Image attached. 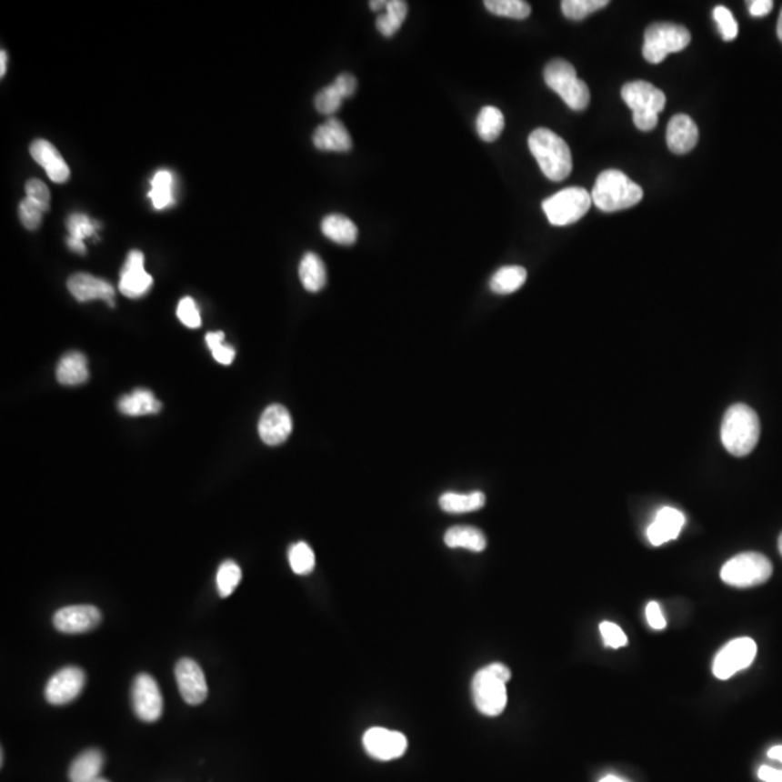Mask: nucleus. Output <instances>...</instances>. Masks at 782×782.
Instances as JSON below:
<instances>
[{
	"mask_svg": "<svg viewBox=\"0 0 782 782\" xmlns=\"http://www.w3.org/2000/svg\"><path fill=\"white\" fill-rule=\"evenodd\" d=\"M175 679L183 700L190 706H199L207 697L206 677L195 659L183 658L175 665Z\"/></svg>",
	"mask_w": 782,
	"mask_h": 782,
	"instance_id": "obj_15",
	"label": "nucleus"
},
{
	"mask_svg": "<svg viewBox=\"0 0 782 782\" xmlns=\"http://www.w3.org/2000/svg\"><path fill=\"white\" fill-rule=\"evenodd\" d=\"M242 578V571L238 564L234 561H225L216 574L217 593L221 597H229L235 588L239 586Z\"/></svg>",
	"mask_w": 782,
	"mask_h": 782,
	"instance_id": "obj_37",
	"label": "nucleus"
},
{
	"mask_svg": "<svg viewBox=\"0 0 782 782\" xmlns=\"http://www.w3.org/2000/svg\"><path fill=\"white\" fill-rule=\"evenodd\" d=\"M600 633L606 647L619 649L627 645V637L620 629L619 626L612 622H603L600 625Z\"/></svg>",
	"mask_w": 782,
	"mask_h": 782,
	"instance_id": "obj_45",
	"label": "nucleus"
},
{
	"mask_svg": "<svg viewBox=\"0 0 782 782\" xmlns=\"http://www.w3.org/2000/svg\"><path fill=\"white\" fill-rule=\"evenodd\" d=\"M544 77L547 87L558 93L573 111H584L590 105V89L578 78L576 68L568 61L556 58L547 63Z\"/></svg>",
	"mask_w": 782,
	"mask_h": 782,
	"instance_id": "obj_6",
	"label": "nucleus"
},
{
	"mask_svg": "<svg viewBox=\"0 0 782 782\" xmlns=\"http://www.w3.org/2000/svg\"><path fill=\"white\" fill-rule=\"evenodd\" d=\"M386 5H387V2H385V0H371L370 2L371 9L376 12L386 9Z\"/></svg>",
	"mask_w": 782,
	"mask_h": 782,
	"instance_id": "obj_51",
	"label": "nucleus"
},
{
	"mask_svg": "<svg viewBox=\"0 0 782 782\" xmlns=\"http://www.w3.org/2000/svg\"><path fill=\"white\" fill-rule=\"evenodd\" d=\"M768 757L776 761L782 762V747H774L769 749Z\"/></svg>",
	"mask_w": 782,
	"mask_h": 782,
	"instance_id": "obj_50",
	"label": "nucleus"
},
{
	"mask_svg": "<svg viewBox=\"0 0 782 782\" xmlns=\"http://www.w3.org/2000/svg\"><path fill=\"white\" fill-rule=\"evenodd\" d=\"M600 782H626V781H623V779L617 778V777H615V776H607V777H605V778L601 779Z\"/></svg>",
	"mask_w": 782,
	"mask_h": 782,
	"instance_id": "obj_54",
	"label": "nucleus"
},
{
	"mask_svg": "<svg viewBox=\"0 0 782 782\" xmlns=\"http://www.w3.org/2000/svg\"><path fill=\"white\" fill-rule=\"evenodd\" d=\"M153 286V277L144 268V256L141 251H131L125 260L121 271L119 290L129 299H138L145 295Z\"/></svg>",
	"mask_w": 782,
	"mask_h": 782,
	"instance_id": "obj_16",
	"label": "nucleus"
},
{
	"mask_svg": "<svg viewBox=\"0 0 782 782\" xmlns=\"http://www.w3.org/2000/svg\"><path fill=\"white\" fill-rule=\"evenodd\" d=\"M342 100H344V97L331 85L317 93L316 97H315V106H316L319 114L332 115L341 107Z\"/></svg>",
	"mask_w": 782,
	"mask_h": 782,
	"instance_id": "obj_41",
	"label": "nucleus"
},
{
	"mask_svg": "<svg viewBox=\"0 0 782 782\" xmlns=\"http://www.w3.org/2000/svg\"><path fill=\"white\" fill-rule=\"evenodd\" d=\"M757 777L765 782H782V771L765 765L757 771Z\"/></svg>",
	"mask_w": 782,
	"mask_h": 782,
	"instance_id": "obj_49",
	"label": "nucleus"
},
{
	"mask_svg": "<svg viewBox=\"0 0 782 782\" xmlns=\"http://www.w3.org/2000/svg\"><path fill=\"white\" fill-rule=\"evenodd\" d=\"M293 420L285 406L271 405L264 410L258 424V434L264 444L277 446L292 434Z\"/></svg>",
	"mask_w": 782,
	"mask_h": 782,
	"instance_id": "obj_17",
	"label": "nucleus"
},
{
	"mask_svg": "<svg viewBox=\"0 0 782 782\" xmlns=\"http://www.w3.org/2000/svg\"><path fill=\"white\" fill-rule=\"evenodd\" d=\"M526 278V270L520 266H507V267L500 268L491 277V292L497 293V295H512L525 285Z\"/></svg>",
	"mask_w": 782,
	"mask_h": 782,
	"instance_id": "obj_32",
	"label": "nucleus"
},
{
	"mask_svg": "<svg viewBox=\"0 0 782 782\" xmlns=\"http://www.w3.org/2000/svg\"><path fill=\"white\" fill-rule=\"evenodd\" d=\"M747 6H749V14L752 16L762 18L772 11L774 2L772 0H752V2H747Z\"/></svg>",
	"mask_w": 782,
	"mask_h": 782,
	"instance_id": "obj_48",
	"label": "nucleus"
},
{
	"mask_svg": "<svg viewBox=\"0 0 782 782\" xmlns=\"http://www.w3.org/2000/svg\"><path fill=\"white\" fill-rule=\"evenodd\" d=\"M57 378L61 385L65 386H78L87 381L89 366L82 352H68L60 359Z\"/></svg>",
	"mask_w": 782,
	"mask_h": 782,
	"instance_id": "obj_24",
	"label": "nucleus"
},
{
	"mask_svg": "<svg viewBox=\"0 0 782 782\" xmlns=\"http://www.w3.org/2000/svg\"><path fill=\"white\" fill-rule=\"evenodd\" d=\"M529 150L536 158L542 173L552 182L566 180L573 170V156L568 144L549 129H535L530 134Z\"/></svg>",
	"mask_w": 782,
	"mask_h": 782,
	"instance_id": "obj_2",
	"label": "nucleus"
},
{
	"mask_svg": "<svg viewBox=\"0 0 782 782\" xmlns=\"http://www.w3.org/2000/svg\"><path fill=\"white\" fill-rule=\"evenodd\" d=\"M322 232L339 246H352L358 238L356 225L344 215H327L322 221Z\"/></svg>",
	"mask_w": 782,
	"mask_h": 782,
	"instance_id": "obj_27",
	"label": "nucleus"
},
{
	"mask_svg": "<svg viewBox=\"0 0 782 782\" xmlns=\"http://www.w3.org/2000/svg\"><path fill=\"white\" fill-rule=\"evenodd\" d=\"M85 674L77 667H65L51 677L45 687V700L53 706H65L82 694Z\"/></svg>",
	"mask_w": 782,
	"mask_h": 782,
	"instance_id": "obj_13",
	"label": "nucleus"
},
{
	"mask_svg": "<svg viewBox=\"0 0 782 782\" xmlns=\"http://www.w3.org/2000/svg\"><path fill=\"white\" fill-rule=\"evenodd\" d=\"M44 214L45 212L28 197L22 200L21 205H19V219L29 231H34V229L38 228L39 225L43 224Z\"/></svg>",
	"mask_w": 782,
	"mask_h": 782,
	"instance_id": "obj_42",
	"label": "nucleus"
},
{
	"mask_svg": "<svg viewBox=\"0 0 782 782\" xmlns=\"http://www.w3.org/2000/svg\"><path fill=\"white\" fill-rule=\"evenodd\" d=\"M132 707L143 722H156L163 715L164 700L160 687L148 674H139L132 684Z\"/></svg>",
	"mask_w": 782,
	"mask_h": 782,
	"instance_id": "obj_11",
	"label": "nucleus"
},
{
	"mask_svg": "<svg viewBox=\"0 0 782 782\" xmlns=\"http://www.w3.org/2000/svg\"><path fill=\"white\" fill-rule=\"evenodd\" d=\"M484 6L487 11L503 18L526 19L532 7L523 0H486Z\"/></svg>",
	"mask_w": 782,
	"mask_h": 782,
	"instance_id": "obj_35",
	"label": "nucleus"
},
{
	"mask_svg": "<svg viewBox=\"0 0 782 782\" xmlns=\"http://www.w3.org/2000/svg\"><path fill=\"white\" fill-rule=\"evenodd\" d=\"M102 622V613L95 606H67L58 610L53 617V625L58 632L67 635L90 632Z\"/></svg>",
	"mask_w": 782,
	"mask_h": 782,
	"instance_id": "obj_14",
	"label": "nucleus"
},
{
	"mask_svg": "<svg viewBox=\"0 0 782 782\" xmlns=\"http://www.w3.org/2000/svg\"><path fill=\"white\" fill-rule=\"evenodd\" d=\"M778 547H779V552H781V555H782V534L779 535Z\"/></svg>",
	"mask_w": 782,
	"mask_h": 782,
	"instance_id": "obj_55",
	"label": "nucleus"
},
{
	"mask_svg": "<svg viewBox=\"0 0 782 782\" xmlns=\"http://www.w3.org/2000/svg\"><path fill=\"white\" fill-rule=\"evenodd\" d=\"M25 190L26 197L33 200L34 203H36L44 212H48V210H50V190H48V187H46L41 180H36V178L29 180V182L26 183Z\"/></svg>",
	"mask_w": 782,
	"mask_h": 782,
	"instance_id": "obj_44",
	"label": "nucleus"
},
{
	"mask_svg": "<svg viewBox=\"0 0 782 782\" xmlns=\"http://www.w3.org/2000/svg\"><path fill=\"white\" fill-rule=\"evenodd\" d=\"M512 678V672L506 665L496 662L476 672L471 684L473 700L481 715L496 717L502 715L507 704L506 684Z\"/></svg>",
	"mask_w": 782,
	"mask_h": 782,
	"instance_id": "obj_3",
	"label": "nucleus"
},
{
	"mask_svg": "<svg viewBox=\"0 0 782 782\" xmlns=\"http://www.w3.org/2000/svg\"><path fill=\"white\" fill-rule=\"evenodd\" d=\"M720 434L726 451L735 456H749L761 435V424L757 412L743 403L733 405L723 417Z\"/></svg>",
	"mask_w": 782,
	"mask_h": 782,
	"instance_id": "obj_1",
	"label": "nucleus"
},
{
	"mask_svg": "<svg viewBox=\"0 0 782 782\" xmlns=\"http://www.w3.org/2000/svg\"><path fill=\"white\" fill-rule=\"evenodd\" d=\"M698 128L688 115L678 114L669 121L667 144L674 154H687L697 145Z\"/></svg>",
	"mask_w": 782,
	"mask_h": 782,
	"instance_id": "obj_21",
	"label": "nucleus"
},
{
	"mask_svg": "<svg viewBox=\"0 0 782 782\" xmlns=\"http://www.w3.org/2000/svg\"><path fill=\"white\" fill-rule=\"evenodd\" d=\"M288 562H290L293 573L297 574V576H307L315 569L316 558H315V552H313L312 547L306 542H297L288 549Z\"/></svg>",
	"mask_w": 782,
	"mask_h": 782,
	"instance_id": "obj_36",
	"label": "nucleus"
},
{
	"mask_svg": "<svg viewBox=\"0 0 782 782\" xmlns=\"http://www.w3.org/2000/svg\"><path fill=\"white\" fill-rule=\"evenodd\" d=\"M622 97L633 114V124L640 131H652L658 125V115L664 111L667 97L664 92L647 82L626 83Z\"/></svg>",
	"mask_w": 782,
	"mask_h": 782,
	"instance_id": "obj_5",
	"label": "nucleus"
},
{
	"mask_svg": "<svg viewBox=\"0 0 782 782\" xmlns=\"http://www.w3.org/2000/svg\"><path fill=\"white\" fill-rule=\"evenodd\" d=\"M757 657V644L750 637L732 640L716 655L713 674L718 679H729L737 672L747 669Z\"/></svg>",
	"mask_w": 782,
	"mask_h": 782,
	"instance_id": "obj_10",
	"label": "nucleus"
},
{
	"mask_svg": "<svg viewBox=\"0 0 782 782\" xmlns=\"http://www.w3.org/2000/svg\"><path fill=\"white\" fill-rule=\"evenodd\" d=\"M67 287L78 302L105 300L109 306H115V290L111 283L95 277L92 274L77 273L68 278Z\"/></svg>",
	"mask_w": 782,
	"mask_h": 782,
	"instance_id": "obj_18",
	"label": "nucleus"
},
{
	"mask_svg": "<svg viewBox=\"0 0 782 782\" xmlns=\"http://www.w3.org/2000/svg\"><path fill=\"white\" fill-rule=\"evenodd\" d=\"M206 344L212 356L222 366H229L235 359V349L225 344L224 332H210L206 335Z\"/></svg>",
	"mask_w": 782,
	"mask_h": 782,
	"instance_id": "obj_39",
	"label": "nucleus"
},
{
	"mask_svg": "<svg viewBox=\"0 0 782 782\" xmlns=\"http://www.w3.org/2000/svg\"><path fill=\"white\" fill-rule=\"evenodd\" d=\"M313 144L320 151L346 153L352 148V138L344 124L332 117L315 131Z\"/></svg>",
	"mask_w": 782,
	"mask_h": 782,
	"instance_id": "obj_22",
	"label": "nucleus"
},
{
	"mask_svg": "<svg viewBox=\"0 0 782 782\" xmlns=\"http://www.w3.org/2000/svg\"><path fill=\"white\" fill-rule=\"evenodd\" d=\"M772 576V564L765 555L743 552L726 562L720 576L726 584L737 588L759 586Z\"/></svg>",
	"mask_w": 782,
	"mask_h": 782,
	"instance_id": "obj_8",
	"label": "nucleus"
},
{
	"mask_svg": "<svg viewBox=\"0 0 782 782\" xmlns=\"http://www.w3.org/2000/svg\"><path fill=\"white\" fill-rule=\"evenodd\" d=\"M0 57H2V60H0V75H2V77H4L5 73H6V63H7L6 51H2V54H0Z\"/></svg>",
	"mask_w": 782,
	"mask_h": 782,
	"instance_id": "obj_52",
	"label": "nucleus"
},
{
	"mask_svg": "<svg viewBox=\"0 0 782 782\" xmlns=\"http://www.w3.org/2000/svg\"><path fill=\"white\" fill-rule=\"evenodd\" d=\"M608 0H564L561 4L562 14L573 21H583L593 12L605 9Z\"/></svg>",
	"mask_w": 782,
	"mask_h": 782,
	"instance_id": "obj_38",
	"label": "nucleus"
},
{
	"mask_svg": "<svg viewBox=\"0 0 782 782\" xmlns=\"http://www.w3.org/2000/svg\"><path fill=\"white\" fill-rule=\"evenodd\" d=\"M486 505V496L481 491H471V493H444L439 498V507L444 512L451 515H463V513L476 512Z\"/></svg>",
	"mask_w": 782,
	"mask_h": 782,
	"instance_id": "obj_28",
	"label": "nucleus"
},
{
	"mask_svg": "<svg viewBox=\"0 0 782 782\" xmlns=\"http://www.w3.org/2000/svg\"><path fill=\"white\" fill-rule=\"evenodd\" d=\"M300 281L307 292H320L326 285V268L324 261L315 253H307L300 261Z\"/></svg>",
	"mask_w": 782,
	"mask_h": 782,
	"instance_id": "obj_29",
	"label": "nucleus"
},
{
	"mask_svg": "<svg viewBox=\"0 0 782 782\" xmlns=\"http://www.w3.org/2000/svg\"><path fill=\"white\" fill-rule=\"evenodd\" d=\"M505 129V116L502 111L495 106H486L481 109L476 117V132L486 143H493L500 136Z\"/></svg>",
	"mask_w": 782,
	"mask_h": 782,
	"instance_id": "obj_34",
	"label": "nucleus"
},
{
	"mask_svg": "<svg viewBox=\"0 0 782 782\" xmlns=\"http://www.w3.org/2000/svg\"><path fill=\"white\" fill-rule=\"evenodd\" d=\"M407 2L405 0H390L386 5V11L378 15L376 25H377L378 33L383 36H393L397 33L400 26L403 25L406 16H407Z\"/></svg>",
	"mask_w": 782,
	"mask_h": 782,
	"instance_id": "obj_33",
	"label": "nucleus"
},
{
	"mask_svg": "<svg viewBox=\"0 0 782 782\" xmlns=\"http://www.w3.org/2000/svg\"><path fill=\"white\" fill-rule=\"evenodd\" d=\"M364 749L377 761H393L405 755L407 739L405 735L385 727H371L364 733Z\"/></svg>",
	"mask_w": 782,
	"mask_h": 782,
	"instance_id": "obj_12",
	"label": "nucleus"
},
{
	"mask_svg": "<svg viewBox=\"0 0 782 782\" xmlns=\"http://www.w3.org/2000/svg\"><path fill=\"white\" fill-rule=\"evenodd\" d=\"M647 620L652 629H665L667 620H665L661 606H659V603H657V601H651V603L647 606Z\"/></svg>",
	"mask_w": 782,
	"mask_h": 782,
	"instance_id": "obj_47",
	"label": "nucleus"
},
{
	"mask_svg": "<svg viewBox=\"0 0 782 782\" xmlns=\"http://www.w3.org/2000/svg\"><path fill=\"white\" fill-rule=\"evenodd\" d=\"M29 151L54 183H65L70 178V168L53 144L45 139H36L29 146Z\"/></svg>",
	"mask_w": 782,
	"mask_h": 782,
	"instance_id": "obj_20",
	"label": "nucleus"
},
{
	"mask_svg": "<svg viewBox=\"0 0 782 782\" xmlns=\"http://www.w3.org/2000/svg\"><path fill=\"white\" fill-rule=\"evenodd\" d=\"M445 545L452 549H466L471 552H483L487 546V539L480 529L473 526H454L446 530Z\"/></svg>",
	"mask_w": 782,
	"mask_h": 782,
	"instance_id": "obj_26",
	"label": "nucleus"
},
{
	"mask_svg": "<svg viewBox=\"0 0 782 782\" xmlns=\"http://www.w3.org/2000/svg\"><path fill=\"white\" fill-rule=\"evenodd\" d=\"M644 190L619 170H606L598 175L591 192L594 205L603 212H617L637 206Z\"/></svg>",
	"mask_w": 782,
	"mask_h": 782,
	"instance_id": "obj_4",
	"label": "nucleus"
},
{
	"mask_svg": "<svg viewBox=\"0 0 782 782\" xmlns=\"http://www.w3.org/2000/svg\"><path fill=\"white\" fill-rule=\"evenodd\" d=\"M713 18H715L718 31L722 34L725 41H733L737 38V34H739V25L727 7L716 6L715 11H713Z\"/></svg>",
	"mask_w": 782,
	"mask_h": 782,
	"instance_id": "obj_40",
	"label": "nucleus"
},
{
	"mask_svg": "<svg viewBox=\"0 0 782 782\" xmlns=\"http://www.w3.org/2000/svg\"><path fill=\"white\" fill-rule=\"evenodd\" d=\"M177 316L185 326L190 329H196L202 325V317H200L199 309L192 297H185L180 300L177 306Z\"/></svg>",
	"mask_w": 782,
	"mask_h": 782,
	"instance_id": "obj_43",
	"label": "nucleus"
},
{
	"mask_svg": "<svg viewBox=\"0 0 782 782\" xmlns=\"http://www.w3.org/2000/svg\"><path fill=\"white\" fill-rule=\"evenodd\" d=\"M777 34H778L779 41H781L782 43V9L781 14H779L778 26H777Z\"/></svg>",
	"mask_w": 782,
	"mask_h": 782,
	"instance_id": "obj_53",
	"label": "nucleus"
},
{
	"mask_svg": "<svg viewBox=\"0 0 782 782\" xmlns=\"http://www.w3.org/2000/svg\"><path fill=\"white\" fill-rule=\"evenodd\" d=\"M148 197L156 210L167 209L175 205V175L171 171H156L151 180Z\"/></svg>",
	"mask_w": 782,
	"mask_h": 782,
	"instance_id": "obj_31",
	"label": "nucleus"
},
{
	"mask_svg": "<svg viewBox=\"0 0 782 782\" xmlns=\"http://www.w3.org/2000/svg\"><path fill=\"white\" fill-rule=\"evenodd\" d=\"M335 89L338 90L339 95H341L344 99L346 97H351L356 90V78L352 75H348V73H344V75H339L332 83Z\"/></svg>",
	"mask_w": 782,
	"mask_h": 782,
	"instance_id": "obj_46",
	"label": "nucleus"
},
{
	"mask_svg": "<svg viewBox=\"0 0 782 782\" xmlns=\"http://www.w3.org/2000/svg\"><path fill=\"white\" fill-rule=\"evenodd\" d=\"M68 248L78 254H85V239L90 238L97 229L96 222H93L87 215L73 214L67 219Z\"/></svg>",
	"mask_w": 782,
	"mask_h": 782,
	"instance_id": "obj_30",
	"label": "nucleus"
},
{
	"mask_svg": "<svg viewBox=\"0 0 782 782\" xmlns=\"http://www.w3.org/2000/svg\"><path fill=\"white\" fill-rule=\"evenodd\" d=\"M593 205L591 193L583 187H568L544 200L542 209L554 226H568L580 221Z\"/></svg>",
	"mask_w": 782,
	"mask_h": 782,
	"instance_id": "obj_9",
	"label": "nucleus"
},
{
	"mask_svg": "<svg viewBox=\"0 0 782 782\" xmlns=\"http://www.w3.org/2000/svg\"><path fill=\"white\" fill-rule=\"evenodd\" d=\"M119 410L126 416H145L160 412L161 403L146 388H136L119 400Z\"/></svg>",
	"mask_w": 782,
	"mask_h": 782,
	"instance_id": "obj_25",
	"label": "nucleus"
},
{
	"mask_svg": "<svg viewBox=\"0 0 782 782\" xmlns=\"http://www.w3.org/2000/svg\"><path fill=\"white\" fill-rule=\"evenodd\" d=\"M104 754L97 749H87L75 757L68 769L70 782H96L104 769Z\"/></svg>",
	"mask_w": 782,
	"mask_h": 782,
	"instance_id": "obj_23",
	"label": "nucleus"
},
{
	"mask_svg": "<svg viewBox=\"0 0 782 782\" xmlns=\"http://www.w3.org/2000/svg\"><path fill=\"white\" fill-rule=\"evenodd\" d=\"M96 782H109V781H107V779L102 778V777H100V778L97 779Z\"/></svg>",
	"mask_w": 782,
	"mask_h": 782,
	"instance_id": "obj_56",
	"label": "nucleus"
},
{
	"mask_svg": "<svg viewBox=\"0 0 782 782\" xmlns=\"http://www.w3.org/2000/svg\"><path fill=\"white\" fill-rule=\"evenodd\" d=\"M691 41V34L686 26L671 22H657L645 31V60L651 65H659L671 53L683 51Z\"/></svg>",
	"mask_w": 782,
	"mask_h": 782,
	"instance_id": "obj_7",
	"label": "nucleus"
},
{
	"mask_svg": "<svg viewBox=\"0 0 782 782\" xmlns=\"http://www.w3.org/2000/svg\"><path fill=\"white\" fill-rule=\"evenodd\" d=\"M686 525V516L674 507H662L651 526L647 527V536L654 546L674 541L681 534Z\"/></svg>",
	"mask_w": 782,
	"mask_h": 782,
	"instance_id": "obj_19",
	"label": "nucleus"
}]
</instances>
